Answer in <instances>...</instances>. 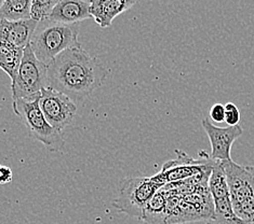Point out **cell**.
Here are the masks:
<instances>
[{
	"mask_svg": "<svg viewBox=\"0 0 254 224\" xmlns=\"http://www.w3.org/2000/svg\"><path fill=\"white\" fill-rule=\"evenodd\" d=\"M33 0H4L0 8L1 19L21 21L32 19Z\"/></svg>",
	"mask_w": 254,
	"mask_h": 224,
	"instance_id": "cell-16",
	"label": "cell"
},
{
	"mask_svg": "<svg viewBox=\"0 0 254 224\" xmlns=\"http://www.w3.org/2000/svg\"><path fill=\"white\" fill-rule=\"evenodd\" d=\"M214 201V215L207 224H250L244 221L236 215L231 196L213 199Z\"/></svg>",
	"mask_w": 254,
	"mask_h": 224,
	"instance_id": "cell-15",
	"label": "cell"
},
{
	"mask_svg": "<svg viewBox=\"0 0 254 224\" xmlns=\"http://www.w3.org/2000/svg\"><path fill=\"white\" fill-rule=\"evenodd\" d=\"M203 130L207 133L211 143L210 157L214 161H231V151L234 142L244 134L240 125L219 127L205 118L201 121Z\"/></svg>",
	"mask_w": 254,
	"mask_h": 224,
	"instance_id": "cell-9",
	"label": "cell"
},
{
	"mask_svg": "<svg viewBox=\"0 0 254 224\" xmlns=\"http://www.w3.org/2000/svg\"><path fill=\"white\" fill-rule=\"evenodd\" d=\"M39 22L34 19L8 21L1 19L0 23V41L7 42L19 49H25L31 45L35 30Z\"/></svg>",
	"mask_w": 254,
	"mask_h": 224,
	"instance_id": "cell-10",
	"label": "cell"
},
{
	"mask_svg": "<svg viewBox=\"0 0 254 224\" xmlns=\"http://www.w3.org/2000/svg\"><path fill=\"white\" fill-rule=\"evenodd\" d=\"M240 111L238 107L233 102H227L225 105V122L228 126L239 125Z\"/></svg>",
	"mask_w": 254,
	"mask_h": 224,
	"instance_id": "cell-18",
	"label": "cell"
},
{
	"mask_svg": "<svg viewBox=\"0 0 254 224\" xmlns=\"http://www.w3.org/2000/svg\"><path fill=\"white\" fill-rule=\"evenodd\" d=\"M167 218L168 196L161 187L145 207L142 221L147 224H167Z\"/></svg>",
	"mask_w": 254,
	"mask_h": 224,
	"instance_id": "cell-13",
	"label": "cell"
},
{
	"mask_svg": "<svg viewBox=\"0 0 254 224\" xmlns=\"http://www.w3.org/2000/svg\"><path fill=\"white\" fill-rule=\"evenodd\" d=\"M161 187L152 177L127 179L120 186L119 194L113 202V206L124 214L142 220L145 207Z\"/></svg>",
	"mask_w": 254,
	"mask_h": 224,
	"instance_id": "cell-4",
	"label": "cell"
},
{
	"mask_svg": "<svg viewBox=\"0 0 254 224\" xmlns=\"http://www.w3.org/2000/svg\"><path fill=\"white\" fill-rule=\"evenodd\" d=\"M40 108L48 122L59 132L71 123L77 111V105L67 95L50 88L41 90Z\"/></svg>",
	"mask_w": 254,
	"mask_h": 224,
	"instance_id": "cell-7",
	"label": "cell"
},
{
	"mask_svg": "<svg viewBox=\"0 0 254 224\" xmlns=\"http://www.w3.org/2000/svg\"><path fill=\"white\" fill-rule=\"evenodd\" d=\"M12 179H13V174H12L11 168L7 166L0 167V182L1 184L10 183Z\"/></svg>",
	"mask_w": 254,
	"mask_h": 224,
	"instance_id": "cell-20",
	"label": "cell"
},
{
	"mask_svg": "<svg viewBox=\"0 0 254 224\" xmlns=\"http://www.w3.org/2000/svg\"><path fill=\"white\" fill-rule=\"evenodd\" d=\"M177 159L166 162L161 171L154 175L152 179L162 187L167 184L181 182L197 175L211 174L215 161L212 160L204 151H200V159L195 160L183 151H175Z\"/></svg>",
	"mask_w": 254,
	"mask_h": 224,
	"instance_id": "cell-5",
	"label": "cell"
},
{
	"mask_svg": "<svg viewBox=\"0 0 254 224\" xmlns=\"http://www.w3.org/2000/svg\"><path fill=\"white\" fill-rule=\"evenodd\" d=\"M59 1L60 0H33L32 19L38 22L47 19Z\"/></svg>",
	"mask_w": 254,
	"mask_h": 224,
	"instance_id": "cell-17",
	"label": "cell"
},
{
	"mask_svg": "<svg viewBox=\"0 0 254 224\" xmlns=\"http://www.w3.org/2000/svg\"><path fill=\"white\" fill-rule=\"evenodd\" d=\"M210 118L216 123L225 122V106L222 104H215L210 110Z\"/></svg>",
	"mask_w": 254,
	"mask_h": 224,
	"instance_id": "cell-19",
	"label": "cell"
},
{
	"mask_svg": "<svg viewBox=\"0 0 254 224\" xmlns=\"http://www.w3.org/2000/svg\"><path fill=\"white\" fill-rule=\"evenodd\" d=\"M107 70L80 45L70 47L48 65L47 88L61 92L75 102H81L102 86Z\"/></svg>",
	"mask_w": 254,
	"mask_h": 224,
	"instance_id": "cell-1",
	"label": "cell"
},
{
	"mask_svg": "<svg viewBox=\"0 0 254 224\" xmlns=\"http://www.w3.org/2000/svg\"><path fill=\"white\" fill-rule=\"evenodd\" d=\"M78 24H64L45 19L39 22L31 41L37 58L46 65L64 51L80 45L78 42Z\"/></svg>",
	"mask_w": 254,
	"mask_h": 224,
	"instance_id": "cell-2",
	"label": "cell"
},
{
	"mask_svg": "<svg viewBox=\"0 0 254 224\" xmlns=\"http://www.w3.org/2000/svg\"><path fill=\"white\" fill-rule=\"evenodd\" d=\"M41 93L13 100L12 108L25 125L27 133L35 140L41 142L50 151L62 150L65 140L59 132L48 122L40 108Z\"/></svg>",
	"mask_w": 254,
	"mask_h": 224,
	"instance_id": "cell-3",
	"label": "cell"
},
{
	"mask_svg": "<svg viewBox=\"0 0 254 224\" xmlns=\"http://www.w3.org/2000/svg\"><path fill=\"white\" fill-rule=\"evenodd\" d=\"M3 1H4V0H0V2H1V3H2Z\"/></svg>",
	"mask_w": 254,
	"mask_h": 224,
	"instance_id": "cell-21",
	"label": "cell"
},
{
	"mask_svg": "<svg viewBox=\"0 0 254 224\" xmlns=\"http://www.w3.org/2000/svg\"><path fill=\"white\" fill-rule=\"evenodd\" d=\"M24 50L0 41V67L9 76L11 83L15 80L21 67Z\"/></svg>",
	"mask_w": 254,
	"mask_h": 224,
	"instance_id": "cell-14",
	"label": "cell"
},
{
	"mask_svg": "<svg viewBox=\"0 0 254 224\" xmlns=\"http://www.w3.org/2000/svg\"><path fill=\"white\" fill-rule=\"evenodd\" d=\"M137 0H91L90 13L103 28L110 27L113 21L124 12L130 10Z\"/></svg>",
	"mask_w": 254,
	"mask_h": 224,
	"instance_id": "cell-12",
	"label": "cell"
},
{
	"mask_svg": "<svg viewBox=\"0 0 254 224\" xmlns=\"http://www.w3.org/2000/svg\"><path fill=\"white\" fill-rule=\"evenodd\" d=\"M48 65L44 64L35 55L31 45L24 50L21 67L15 80L11 83L13 100L25 98L41 93L47 88Z\"/></svg>",
	"mask_w": 254,
	"mask_h": 224,
	"instance_id": "cell-6",
	"label": "cell"
},
{
	"mask_svg": "<svg viewBox=\"0 0 254 224\" xmlns=\"http://www.w3.org/2000/svg\"><path fill=\"white\" fill-rule=\"evenodd\" d=\"M231 193L233 207L254 196V166H244L231 161H223Z\"/></svg>",
	"mask_w": 254,
	"mask_h": 224,
	"instance_id": "cell-8",
	"label": "cell"
},
{
	"mask_svg": "<svg viewBox=\"0 0 254 224\" xmlns=\"http://www.w3.org/2000/svg\"><path fill=\"white\" fill-rule=\"evenodd\" d=\"M90 8L91 0H60L48 19L64 24H78L92 17Z\"/></svg>",
	"mask_w": 254,
	"mask_h": 224,
	"instance_id": "cell-11",
	"label": "cell"
}]
</instances>
